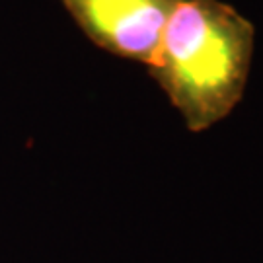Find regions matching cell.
I'll return each instance as SVG.
<instances>
[{
    "mask_svg": "<svg viewBox=\"0 0 263 263\" xmlns=\"http://www.w3.org/2000/svg\"><path fill=\"white\" fill-rule=\"evenodd\" d=\"M181 0H61L88 39L107 53L151 65Z\"/></svg>",
    "mask_w": 263,
    "mask_h": 263,
    "instance_id": "cell-2",
    "label": "cell"
},
{
    "mask_svg": "<svg viewBox=\"0 0 263 263\" xmlns=\"http://www.w3.org/2000/svg\"><path fill=\"white\" fill-rule=\"evenodd\" d=\"M255 28L220 0H181L148 65L191 133L226 119L242 102Z\"/></svg>",
    "mask_w": 263,
    "mask_h": 263,
    "instance_id": "cell-1",
    "label": "cell"
}]
</instances>
